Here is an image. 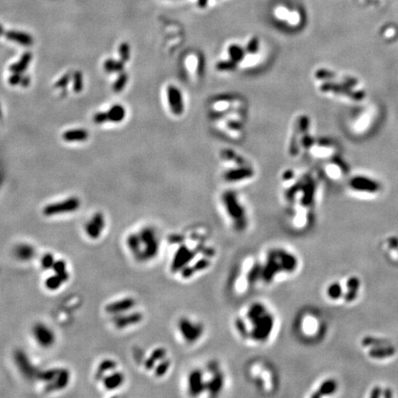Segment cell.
<instances>
[{
    "label": "cell",
    "mask_w": 398,
    "mask_h": 398,
    "mask_svg": "<svg viewBox=\"0 0 398 398\" xmlns=\"http://www.w3.org/2000/svg\"><path fill=\"white\" fill-rule=\"evenodd\" d=\"M303 191H304V195H303V198H302V203L305 207L311 206V205L313 204L314 200H315V182H313V181L305 182L304 186H303Z\"/></svg>",
    "instance_id": "32"
},
{
    "label": "cell",
    "mask_w": 398,
    "mask_h": 398,
    "mask_svg": "<svg viewBox=\"0 0 398 398\" xmlns=\"http://www.w3.org/2000/svg\"><path fill=\"white\" fill-rule=\"evenodd\" d=\"M381 250L385 260L391 265L398 267V236L390 235L383 238L381 243Z\"/></svg>",
    "instance_id": "9"
},
{
    "label": "cell",
    "mask_w": 398,
    "mask_h": 398,
    "mask_svg": "<svg viewBox=\"0 0 398 398\" xmlns=\"http://www.w3.org/2000/svg\"><path fill=\"white\" fill-rule=\"evenodd\" d=\"M125 381V376L119 371L112 373L111 375L105 377L104 380V384L105 388L108 390H115L116 388L121 386Z\"/></svg>",
    "instance_id": "29"
},
{
    "label": "cell",
    "mask_w": 398,
    "mask_h": 398,
    "mask_svg": "<svg viewBox=\"0 0 398 398\" xmlns=\"http://www.w3.org/2000/svg\"><path fill=\"white\" fill-rule=\"evenodd\" d=\"M93 122L96 124H104L107 122V118H106V113L104 112H99L97 113L96 115H94Z\"/></svg>",
    "instance_id": "56"
},
{
    "label": "cell",
    "mask_w": 398,
    "mask_h": 398,
    "mask_svg": "<svg viewBox=\"0 0 398 398\" xmlns=\"http://www.w3.org/2000/svg\"><path fill=\"white\" fill-rule=\"evenodd\" d=\"M236 327H237L238 330L240 332V334L243 336L244 337H247V328H246V326L244 325V323H243V321L241 320V319H237L236 320Z\"/></svg>",
    "instance_id": "55"
},
{
    "label": "cell",
    "mask_w": 398,
    "mask_h": 398,
    "mask_svg": "<svg viewBox=\"0 0 398 398\" xmlns=\"http://www.w3.org/2000/svg\"><path fill=\"white\" fill-rule=\"evenodd\" d=\"M127 81H128V75L125 72H122L121 74L119 75V77H117L114 86H113L114 91L115 92H121L122 90L127 86Z\"/></svg>",
    "instance_id": "41"
},
{
    "label": "cell",
    "mask_w": 398,
    "mask_h": 398,
    "mask_svg": "<svg viewBox=\"0 0 398 398\" xmlns=\"http://www.w3.org/2000/svg\"><path fill=\"white\" fill-rule=\"evenodd\" d=\"M116 368V362L115 360H113V359H105V360L102 361L101 364L99 365L97 375H103L105 372L115 370Z\"/></svg>",
    "instance_id": "40"
},
{
    "label": "cell",
    "mask_w": 398,
    "mask_h": 398,
    "mask_svg": "<svg viewBox=\"0 0 398 398\" xmlns=\"http://www.w3.org/2000/svg\"><path fill=\"white\" fill-rule=\"evenodd\" d=\"M105 216L101 212H97L94 214L92 219L85 225V232L88 237L96 240L101 236V233L105 230Z\"/></svg>",
    "instance_id": "15"
},
{
    "label": "cell",
    "mask_w": 398,
    "mask_h": 398,
    "mask_svg": "<svg viewBox=\"0 0 398 398\" xmlns=\"http://www.w3.org/2000/svg\"><path fill=\"white\" fill-rule=\"evenodd\" d=\"M136 305V301L132 298H122L120 301L115 302L113 304H108L105 307V311L108 314H120L123 312H127Z\"/></svg>",
    "instance_id": "19"
},
{
    "label": "cell",
    "mask_w": 398,
    "mask_h": 398,
    "mask_svg": "<svg viewBox=\"0 0 398 398\" xmlns=\"http://www.w3.org/2000/svg\"><path fill=\"white\" fill-rule=\"evenodd\" d=\"M223 203L230 217L243 228V224L245 222V212L244 209L239 203L236 195L231 191H228L223 194Z\"/></svg>",
    "instance_id": "7"
},
{
    "label": "cell",
    "mask_w": 398,
    "mask_h": 398,
    "mask_svg": "<svg viewBox=\"0 0 398 398\" xmlns=\"http://www.w3.org/2000/svg\"><path fill=\"white\" fill-rule=\"evenodd\" d=\"M381 111L375 104L366 102L359 105L350 118V129L357 136H366L374 129L380 119Z\"/></svg>",
    "instance_id": "4"
},
{
    "label": "cell",
    "mask_w": 398,
    "mask_h": 398,
    "mask_svg": "<svg viewBox=\"0 0 398 398\" xmlns=\"http://www.w3.org/2000/svg\"><path fill=\"white\" fill-rule=\"evenodd\" d=\"M390 1L391 0H360L361 5L365 6V7H370V8L381 7Z\"/></svg>",
    "instance_id": "50"
},
{
    "label": "cell",
    "mask_w": 398,
    "mask_h": 398,
    "mask_svg": "<svg viewBox=\"0 0 398 398\" xmlns=\"http://www.w3.org/2000/svg\"><path fill=\"white\" fill-rule=\"evenodd\" d=\"M119 55H120L121 61H123L124 63H127V61L129 60V58H130L129 44L127 43L121 44V45L119 46Z\"/></svg>",
    "instance_id": "47"
},
{
    "label": "cell",
    "mask_w": 398,
    "mask_h": 398,
    "mask_svg": "<svg viewBox=\"0 0 398 398\" xmlns=\"http://www.w3.org/2000/svg\"><path fill=\"white\" fill-rule=\"evenodd\" d=\"M139 236H140L142 243L145 244V250H144L142 256L146 259L153 258L159 250V243L155 237L153 230L150 228H145L140 232Z\"/></svg>",
    "instance_id": "10"
},
{
    "label": "cell",
    "mask_w": 398,
    "mask_h": 398,
    "mask_svg": "<svg viewBox=\"0 0 398 398\" xmlns=\"http://www.w3.org/2000/svg\"><path fill=\"white\" fill-rule=\"evenodd\" d=\"M262 270L263 268L260 265H255L254 267L250 270L248 275V281L250 284H254V282L257 280L259 276H262Z\"/></svg>",
    "instance_id": "46"
},
{
    "label": "cell",
    "mask_w": 398,
    "mask_h": 398,
    "mask_svg": "<svg viewBox=\"0 0 398 398\" xmlns=\"http://www.w3.org/2000/svg\"><path fill=\"white\" fill-rule=\"evenodd\" d=\"M337 389H338V383L335 379H333V378L326 379L321 383L318 390L312 396L313 397H321V396L332 395L337 392Z\"/></svg>",
    "instance_id": "23"
},
{
    "label": "cell",
    "mask_w": 398,
    "mask_h": 398,
    "mask_svg": "<svg viewBox=\"0 0 398 398\" xmlns=\"http://www.w3.org/2000/svg\"><path fill=\"white\" fill-rule=\"evenodd\" d=\"M326 170L331 178L340 179L344 176H348L349 167L348 162L342 160L341 158H333L331 161H328L326 163Z\"/></svg>",
    "instance_id": "14"
},
{
    "label": "cell",
    "mask_w": 398,
    "mask_h": 398,
    "mask_svg": "<svg viewBox=\"0 0 398 398\" xmlns=\"http://www.w3.org/2000/svg\"><path fill=\"white\" fill-rule=\"evenodd\" d=\"M348 190L363 200L378 198L383 193L384 185L373 175L359 172L348 178Z\"/></svg>",
    "instance_id": "3"
},
{
    "label": "cell",
    "mask_w": 398,
    "mask_h": 398,
    "mask_svg": "<svg viewBox=\"0 0 398 398\" xmlns=\"http://www.w3.org/2000/svg\"><path fill=\"white\" fill-rule=\"evenodd\" d=\"M265 313L266 309L263 304H254L249 308L247 317L249 321L254 323V321L257 320L262 315H265Z\"/></svg>",
    "instance_id": "36"
},
{
    "label": "cell",
    "mask_w": 398,
    "mask_h": 398,
    "mask_svg": "<svg viewBox=\"0 0 398 398\" xmlns=\"http://www.w3.org/2000/svg\"><path fill=\"white\" fill-rule=\"evenodd\" d=\"M171 366V361L169 359H162V361L155 369V375L157 377H162L169 370Z\"/></svg>",
    "instance_id": "45"
},
{
    "label": "cell",
    "mask_w": 398,
    "mask_h": 398,
    "mask_svg": "<svg viewBox=\"0 0 398 398\" xmlns=\"http://www.w3.org/2000/svg\"><path fill=\"white\" fill-rule=\"evenodd\" d=\"M89 135L85 129H71L64 132L62 138L66 142H78L88 139Z\"/></svg>",
    "instance_id": "26"
},
{
    "label": "cell",
    "mask_w": 398,
    "mask_h": 398,
    "mask_svg": "<svg viewBox=\"0 0 398 398\" xmlns=\"http://www.w3.org/2000/svg\"><path fill=\"white\" fill-rule=\"evenodd\" d=\"M105 69L108 73H121L124 70V62L109 58L105 62Z\"/></svg>",
    "instance_id": "38"
},
{
    "label": "cell",
    "mask_w": 398,
    "mask_h": 398,
    "mask_svg": "<svg viewBox=\"0 0 398 398\" xmlns=\"http://www.w3.org/2000/svg\"><path fill=\"white\" fill-rule=\"evenodd\" d=\"M63 282H65L63 280V278H62L59 275L56 274L55 276H49V277L46 279V281H45V286H46V287H47L48 289H50V290H56L57 288L60 287Z\"/></svg>",
    "instance_id": "39"
},
{
    "label": "cell",
    "mask_w": 398,
    "mask_h": 398,
    "mask_svg": "<svg viewBox=\"0 0 398 398\" xmlns=\"http://www.w3.org/2000/svg\"><path fill=\"white\" fill-rule=\"evenodd\" d=\"M23 77H24V76H22V74H20V73H12V75H11L10 78H9V83H10L11 85H12V86L19 85V84L22 85Z\"/></svg>",
    "instance_id": "53"
},
{
    "label": "cell",
    "mask_w": 398,
    "mask_h": 398,
    "mask_svg": "<svg viewBox=\"0 0 398 398\" xmlns=\"http://www.w3.org/2000/svg\"><path fill=\"white\" fill-rule=\"evenodd\" d=\"M252 324H253V328L250 334L251 337L255 341L263 342L270 336L274 326V317L266 312L265 315H262Z\"/></svg>",
    "instance_id": "5"
},
{
    "label": "cell",
    "mask_w": 398,
    "mask_h": 398,
    "mask_svg": "<svg viewBox=\"0 0 398 398\" xmlns=\"http://www.w3.org/2000/svg\"><path fill=\"white\" fill-rule=\"evenodd\" d=\"M126 109L124 106L120 105H116L112 106L108 112H106V118L107 122H113V123H120L123 121L126 117Z\"/></svg>",
    "instance_id": "27"
},
{
    "label": "cell",
    "mask_w": 398,
    "mask_h": 398,
    "mask_svg": "<svg viewBox=\"0 0 398 398\" xmlns=\"http://www.w3.org/2000/svg\"><path fill=\"white\" fill-rule=\"evenodd\" d=\"M320 81L319 89L323 94L342 99L352 105L368 102L369 92L360 77L350 73H338L328 68L319 69L315 74Z\"/></svg>",
    "instance_id": "1"
},
{
    "label": "cell",
    "mask_w": 398,
    "mask_h": 398,
    "mask_svg": "<svg viewBox=\"0 0 398 398\" xmlns=\"http://www.w3.org/2000/svg\"><path fill=\"white\" fill-rule=\"evenodd\" d=\"M210 265V261L207 258L204 259H200L197 261L194 265H193V269L194 271H202L205 270L206 268H208Z\"/></svg>",
    "instance_id": "52"
},
{
    "label": "cell",
    "mask_w": 398,
    "mask_h": 398,
    "mask_svg": "<svg viewBox=\"0 0 398 398\" xmlns=\"http://www.w3.org/2000/svg\"><path fill=\"white\" fill-rule=\"evenodd\" d=\"M69 371L67 370H59L58 374L56 376L54 382L47 385L45 390L46 392H52L55 390H61L64 389L67 385L69 381Z\"/></svg>",
    "instance_id": "24"
},
{
    "label": "cell",
    "mask_w": 398,
    "mask_h": 398,
    "mask_svg": "<svg viewBox=\"0 0 398 398\" xmlns=\"http://www.w3.org/2000/svg\"><path fill=\"white\" fill-rule=\"evenodd\" d=\"M58 372H59V370H46V371H44V372L40 373L39 378H40L41 380H43V381H54L55 378H56L57 374H58Z\"/></svg>",
    "instance_id": "48"
},
{
    "label": "cell",
    "mask_w": 398,
    "mask_h": 398,
    "mask_svg": "<svg viewBox=\"0 0 398 398\" xmlns=\"http://www.w3.org/2000/svg\"><path fill=\"white\" fill-rule=\"evenodd\" d=\"M70 78H71L70 74H68V73H67V74H65V75L61 77L60 79L56 82L55 87L59 88H66V86L68 85L69 81H70Z\"/></svg>",
    "instance_id": "54"
},
{
    "label": "cell",
    "mask_w": 398,
    "mask_h": 398,
    "mask_svg": "<svg viewBox=\"0 0 398 398\" xmlns=\"http://www.w3.org/2000/svg\"><path fill=\"white\" fill-rule=\"evenodd\" d=\"M1 116H2V111H1V105H0V118H1Z\"/></svg>",
    "instance_id": "60"
},
{
    "label": "cell",
    "mask_w": 398,
    "mask_h": 398,
    "mask_svg": "<svg viewBox=\"0 0 398 398\" xmlns=\"http://www.w3.org/2000/svg\"><path fill=\"white\" fill-rule=\"evenodd\" d=\"M343 287H344L343 302L345 304H352L356 303L362 295L363 282L359 276L350 275L346 278Z\"/></svg>",
    "instance_id": "6"
},
{
    "label": "cell",
    "mask_w": 398,
    "mask_h": 398,
    "mask_svg": "<svg viewBox=\"0 0 398 398\" xmlns=\"http://www.w3.org/2000/svg\"><path fill=\"white\" fill-rule=\"evenodd\" d=\"M79 206H80L79 199L77 197H69L64 201L45 206L43 210V213L44 216H47V217L59 215L63 213L76 211L79 209Z\"/></svg>",
    "instance_id": "8"
},
{
    "label": "cell",
    "mask_w": 398,
    "mask_h": 398,
    "mask_svg": "<svg viewBox=\"0 0 398 398\" xmlns=\"http://www.w3.org/2000/svg\"><path fill=\"white\" fill-rule=\"evenodd\" d=\"M193 256L194 253L193 251H190L186 246L182 245L177 250L176 253L174 254V257L171 263V271L176 272L182 269L184 266H186L191 260L193 259Z\"/></svg>",
    "instance_id": "17"
},
{
    "label": "cell",
    "mask_w": 398,
    "mask_h": 398,
    "mask_svg": "<svg viewBox=\"0 0 398 398\" xmlns=\"http://www.w3.org/2000/svg\"><path fill=\"white\" fill-rule=\"evenodd\" d=\"M6 37L11 41H13V42L18 43L21 45H24V46H30L33 44V37L27 33L11 31V32L6 33Z\"/></svg>",
    "instance_id": "28"
},
{
    "label": "cell",
    "mask_w": 398,
    "mask_h": 398,
    "mask_svg": "<svg viewBox=\"0 0 398 398\" xmlns=\"http://www.w3.org/2000/svg\"><path fill=\"white\" fill-rule=\"evenodd\" d=\"M30 80H31V78H30V77H23V80H22V86H23V87H27L28 85L30 84Z\"/></svg>",
    "instance_id": "58"
},
{
    "label": "cell",
    "mask_w": 398,
    "mask_h": 398,
    "mask_svg": "<svg viewBox=\"0 0 398 398\" xmlns=\"http://www.w3.org/2000/svg\"><path fill=\"white\" fill-rule=\"evenodd\" d=\"M166 93L171 113L175 116H181L183 113V99L180 89L173 85H170L167 88Z\"/></svg>",
    "instance_id": "12"
},
{
    "label": "cell",
    "mask_w": 398,
    "mask_h": 398,
    "mask_svg": "<svg viewBox=\"0 0 398 398\" xmlns=\"http://www.w3.org/2000/svg\"><path fill=\"white\" fill-rule=\"evenodd\" d=\"M276 254L281 265L282 270L293 272L296 269L298 262L293 254H289L284 250H276Z\"/></svg>",
    "instance_id": "20"
},
{
    "label": "cell",
    "mask_w": 398,
    "mask_h": 398,
    "mask_svg": "<svg viewBox=\"0 0 398 398\" xmlns=\"http://www.w3.org/2000/svg\"><path fill=\"white\" fill-rule=\"evenodd\" d=\"M360 348L367 359L379 364L389 363L398 355V348L390 339L372 334L361 337Z\"/></svg>",
    "instance_id": "2"
},
{
    "label": "cell",
    "mask_w": 398,
    "mask_h": 398,
    "mask_svg": "<svg viewBox=\"0 0 398 398\" xmlns=\"http://www.w3.org/2000/svg\"><path fill=\"white\" fill-rule=\"evenodd\" d=\"M194 269H193V266H184L183 268H182V277H184V278H189V277H191V276H193V274H194Z\"/></svg>",
    "instance_id": "57"
},
{
    "label": "cell",
    "mask_w": 398,
    "mask_h": 398,
    "mask_svg": "<svg viewBox=\"0 0 398 398\" xmlns=\"http://www.w3.org/2000/svg\"><path fill=\"white\" fill-rule=\"evenodd\" d=\"M179 329L182 337L187 342H195L203 334V327L200 325H193L187 318H182L179 322Z\"/></svg>",
    "instance_id": "11"
},
{
    "label": "cell",
    "mask_w": 398,
    "mask_h": 398,
    "mask_svg": "<svg viewBox=\"0 0 398 398\" xmlns=\"http://www.w3.org/2000/svg\"><path fill=\"white\" fill-rule=\"evenodd\" d=\"M42 266L44 269H48L53 267V265L55 264V259H54V255L51 254H46L43 256L42 258Z\"/></svg>",
    "instance_id": "51"
},
{
    "label": "cell",
    "mask_w": 398,
    "mask_h": 398,
    "mask_svg": "<svg viewBox=\"0 0 398 398\" xmlns=\"http://www.w3.org/2000/svg\"><path fill=\"white\" fill-rule=\"evenodd\" d=\"M33 336L40 346L49 348L55 341V336L47 326L43 324H36L33 327Z\"/></svg>",
    "instance_id": "13"
},
{
    "label": "cell",
    "mask_w": 398,
    "mask_h": 398,
    "mask_svg": "<svg viewBox=\"0 0 398 398\" xmlns=\"http://www.w3.org/2000/svg\"><path fill=\"white\" fill-rule=\"evenodd\" d=\"M188 386L192 395H197L206 389V384L203 381V375L200 370H193L190 373L188 378Z\"/></svg>",
    "instance_id": "18"
},
{
    "label": "cell",
    "mask_w": 398,
    "mask_h": 398,
    "mask_svg": "<svg viewBox=\"0 0 398 398\" xmlns=\"http://www.w3.org/2000/svg\"><path fill=\"white\" fill-rule=\"evenodd\" d=\"M254 172L252 169L250 170L249 168H243V169H237V170H232L228 171L225 174V179L230 182H238L245 180L253 176Z\"/></svg>",
    "instance_id": "25"
},
{
    "label": "cell",
    "mask_w": 398,
    "mask_h": 398,
    "mask_svg": "<svg viewBox=\"0 0 398 398\" xmlns=\"http://www.w3.org/2000/svg\"><path fill=\"white\" fill-rule=\"evenodd\" d=\"M73 90L76 93H79L83 88V76L82 73L76 71L73 74Z\"/></svg>",
    "instance_id": "44"
},
{
    "label": "cell",
    "mask_w": 398,
    "mask_h": 398,
    "mask_svg": "<svg viewBox=\"0 0 398 398\" xmlns=\"http://www.w3.org/2000/svg\"><path fill=\"white\" fill-rule=\"evenodd\" d=\"M224 382V377L221 372H216L215 375L206 384V389L209 390L211 394H217L221 392Z\"/></svg>",
    "instance_id": "31"
},
{
    "label": "cell",
    "mask_w": 398,
    "mask_h": 398,
    "mask_svg": "<svg viewBox=\"0 0 398 398\" xmlns=\"http://www.w3.org/2000/svg\"><path fill=\"white\" fill-rule=\"evenodd\" d=\"M245 54L246 52L238 45H232L228 49V55L230 57V61H232V63H242Z\"/></svg>",
    "instance_id": "35"
},
{
    "label": "cell",
    "mask_w": 398,
    "mask_h": 398,
    "mask_svg": "<svg viewBox=\"0 0 398 398\" xmlns=\"http://www.w3.org/2000/svg\"><path fill=\"white\" fill-rule=\"evenodd\" d=\"M32 59H33V54L31 52H26L25 54L22 55L19 62L11 65V67H10V70L12 73L22 74L23 72L27 69L28 66L31 63Z\"/></svg>",
    "instance_id": "30"
},
{
    "label": "cell",
    "mask_w": 398,
    "mask_h": 398,
    "mask_svg": "<svg viewBox=\"0 0 398 398\" xmlns=\"http://www.w3.org/2000/svg\"><path fill=\"white\" fill-rule=\"evenodd\" d=\"M3 33V28L1 27V25H0V34H2Z\"/></svg>",
    "instance_id": "59"
},
{
    "label": "cell",
    "mask_w": 398,
    "mask_h": 398,
    "mask_svg": "<svg viewBox=\"0 0 398 398\" xmlns=\"http://www.w3.org/2000/svg\"><path fill=\"white\" fill-rule=\"evenodd\" d=\"M280 271L283 270L278 258L276 256V251H272L268 255L266 265L262 270V277L264 281L269 283L272 281L274 276H276V274Z\"/></svg>",
    "instance_id": "16"
},
{
    "label": "cell",
    "mask_w": 398,
    "mask_h": 398,
    "mask_svg": "<svg viewBox=\"0 0 398 398\" xmlns=\"http://www.w3.org/2000/svg\"><path fill=\"white\" fill-rule=\"evenodd\" d=\"M394 396V391L392 387L385 384H374L370 387L367 397L369 398H392Z\"/></svg>",
    "instance_id": "22"
},
{
    "label": "cell",
    "mask_w": 398,
    "mask_h": 398,
    "mask_svg": "<svg viewBox=\"0 0 398 398\" xmlns=\"http://www.w3.org/2000/svg\"><path fill=\"white\" fill-rule=\"evenodd\" d=\"M140 243H142V241L140 239V236L137 235V234H131L127 239V244H128L130 250L135 254L139 253Z\"/></svg>",
    "instance_id": "42"
},
{
    "label": "cell",
    "mask_w": 398,
    "mask_h": 398,
    "mask_svg": "<svg viewBox=\"0 0 398 398\" xmlns=\"http://www.w3.org/2000/svg\"><path fill=\"white\" fill-rule=\"evenodd\" d=\"M33 254V250L29 246H21L18 250V254L22 259H31Z\"/></svg>",
    "instance_id": "49"
},
{
    "label": "cell",
    "mask_w": 398,
    "mask_h": 398,
    "mask_svg": "<svg viewBox=\"0 0 398 398\" xmlns=\"http://www.w3.org/2000/svg\"><path fill=\"white\" fill-rule=\"evenodd\" d=\"M143 319V315L140 313H133L130 315H122V316H116L114 318V324L117 328L122 329L127 326H133L138 324Z\"/></svg>",
    "instance_id": "21"
},
{
    "label": "cell",
    "mask_w": 398,
    "mask_h": 398,
    "mask_svg": "<svg viewBox=\"0 0 398 398\" xmlns=\"http://www.w3.org/2000/svg\"><path fill=\"white\" fill-rule=\"evenodd\" d=\"M327 297L332 301H338L342 300L344 296V287L340 282H332L329 284L326 289Z\"/></svg>",
    "instance_id": "33"
},
{
    "label": "cell",
    "mask_w": 398,
    "mask_h": 398,
    "mask_svg": "<svg viewBox=\"0 0 398 398\" xmlns=\"http://www.w3.org/2000/svg\"><path fill=\"white\" fill-rule=\"evenodd\" d=\"M166 349L163 348H156L150 355L149 359L145 361V367L147 370H151L154 367L155 363L159 360L165 359Z\"/></svg>",
    "instance_id": "34"
},
{
    "label": "cell",
    "mask_w": 398,
    "mask_h": 398,
    "mask_svg": "<svg viewBox=\"0 0 398 398\" xmlns=\"http://www.w3.org/2000/svg\"><path fill=\"white\" fill-rule=\"evenodd\" d=\"M66 263L62 260L55 262V264L53 265V269L55 270L57 275H59L63 278L64 281H66L68 279V274L66 272Z\"/></svg>",
    "instance_id": "43"
},
{
    "label": "cell",
    "mask_w": 398,
    "mask_h": 398,
    "mask_svg": "<svg viewBox=\"0 0 398 398\" xmlns=\"http://www.w3.org/2000/svg\"><path fill=\"white\" fill-rule=\"evenodd\" d=\"M381 37L384 41L392 42L398 38V28L395 25H384L381 29Z\"/></svg>",
    "instance_id": "37"
}]
</instances>
